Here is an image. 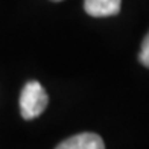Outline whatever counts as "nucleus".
Wrapping results in <instances>:
<instances>
[{
  "label": "nucleus",
  "instance_id": "39448f33",
  "mask_svg": "<svg viewBox=\"0 0 149 149\" xmlns=\"http://www.w3.org/2000/svg\"><path fill=\"white\" fill-rule=\"evenodd\" d=\"M50 2H63V0H50Z\"/></svg>",
  "mask_w": 149,
  "mask_h": 149
},
{
  "label": "nucleus",
  "instance_id": "20e7f679",
  "mask_svg": "<svg viewBox=\"0 0 149 149\" xmlns=\"http://www.w3.org/2000/svg\"><path fill=\"white\" fill-rule=\"evenodd\" d=\"M139 61L145 67H148V69H149V32L146 33L143 43H141L140 52H139Z\"/></svg>",
  "mask_w": 149,
  "mask_h": 149
},
{
  "label": "nucleus",
  "instance_id": "f03ea898",
  "mask_svg": "<svg viewBox=\"0 0 149 149\" xmlns=\"http://www.w3.org/2000/svg\"><path fill=\"white\" fill-rule=\"evenodd\" d=\"M105 143L94 132H81L56 145V149H104Z\"/></svg>",
  "mask_w": 149,
  "mask_h": 149
},
{
  "label": "nucleus",
  "instance_id": "7ed1b4c3",
  "mask_svg": "<svg viewBox=\"0 0 149 149\" xmlns=\"http://www.w3.org/2000/svg\"><path fill=\"white\" fill-rule=\"evenodd\" d=\"M122 0H84V9L90 17L104 18L120 12Z\"/></svg>",
  "mask_w": 149,
  "mask_h": 149
},
{
  "label": "nucleus",
  "instance_id": "f257e3e1",
  "mask_svg": "<svg viewBox=\"0 0 149 149\" xmlns=\"http://www.w3.org/2000/svg\"><path fill=\"white\" fill-rule=\"evenodd\" d=\"M49 104V96L38 81H29L20 94V113L24 120H33L41 116Z\"/></svg>",
  "mask_w": 149,
  "mask_h": 149
}]
</instances>
